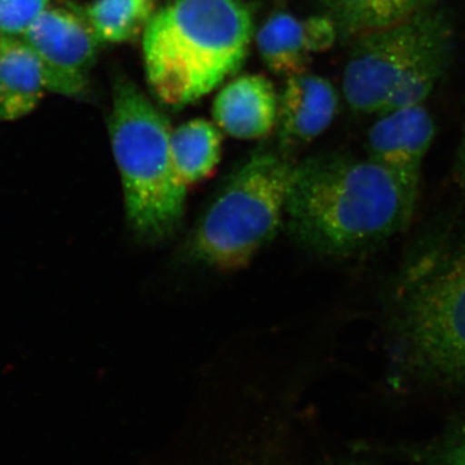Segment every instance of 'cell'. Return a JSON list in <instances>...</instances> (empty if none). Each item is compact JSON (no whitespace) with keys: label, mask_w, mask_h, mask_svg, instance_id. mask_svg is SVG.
<instances>
[{"label":"cell","mask_w":465,"mask_h":465,"mask_svg":"<svg viewBox=\"0 0 465 465\" xmlns=\"http://www.w3.org/2000/svg\"><path fill=\"white\" fill-rule=\"evenodd\" d=\"M170 2H176V0H170Z\"/></svg>","instance_id":"22"},{"label":"cell","mask_w":465,"mask_h":465,"mask_svg":"<svg viewBox=\"0 0 465 465\" xmlns=\"http://www.w3.org/2000/svg\"><path fill=\"white\" fill-rule=\"evenodd\" d=\"M47 90L45 69L23 39L5 38L0 48V121L32 114Z\"/></svg>","instance_id":"12"},{"label":"cell","mask_w":465,"mask_h":465,"mask_svg":"<svg viewBox=\"0 0 465 465\" xmlns=\"http://www.w3.org/2000/svg\"><path fill=\"white\" fill-rule=\"evenodd\" d=\"M222 148V133L206 119H193L173 130L171 154L183 185L200 183L215 173Z\"/></svg>","instance_id":"15"},{"label":"cell","mask_w":465,"mask_h":465,"mask_svg":"<svg viewBox=\"0 0 465 465\" xmlns=\"http://www.w3.org/2000/svg\"><path fill=\"white\" fill-rule=\"evenodd\" d=\"M454 50V27L442 9L356 36L342 74L349 108L382 114L420 105L445 74Z\"/></svg>","instance_id":"4"},{"label":"cell","mask_w":465,"mask_h":465,"mask_svg":"<svg viewBox=\"0 0 465 465\" xmlns=\"http://www.w3.org/2000/svg\"><path fill=\"white\" fill-rule=\"evenodd\" d=\"M21 39L41 61L48 92L84 96L103 42L81 14L50 5Z\"/></svg>","instance_id":"7"},{"label":"cell","mask_w":465,"mask_h":465,"mask_svg":"<svg viewBox=\"0 0 465 465\" xmlns=\"http://www.w3.org/2000/svg\"><path fill=\"white\" fill-rule=\"evenodd\" d=\"M231 465H290L289 445L281 433H266L244 443L235 451Z\"/></svg>","instance_id":"18"},{"label":"cell","mask_w":465,"mask_h":465,"mask_svg":"<svg viewBox=\"0 0 465 465\" xmlns=\"http://www.w3.org/2000/svg\"><path fill=\"white\" fill-rule=\"evenodd\" d=\"M356 449L409 465H465V412L452 416L428 439L361 443Z\"/></svg>","instance_id":"13"},{"label":"cell","mask_w":465,"mask_h":465,"mask_svg":"<svg viewBox=\"0 0 465 465\" xmlns=\"http://www.w3.org/2000/svg\"><path fill=\"white\" fill-rule=\"evenodd\" d=\"M339 32L358 36L403 23L439 0H317Z\"/></svg>","instance_id":"14"},{"label":"cell","mask_w":465,"mask_h":465,"mask_svg":"<svg viewBox=\"0 0 465 465\" xmlns=\"http://www.w3.org/2000/svg\"><path fill=\"white\" fill-rule=\"evenodd\" d=\"M252 38V12L242 0L171 2L143 32L150 91L168 108L191 105L241 69Z\"/></svg>","instance_id":"3"},{"label":"cell","mask_w":465,"mask_h":465,"mask_svg":"<svg viewBox=\"0 0 465 465\" xmlns=\"http://www.w3.org/2000/svg\"><path fill=\"white\" fill-rule=\"evenodd\" d=\"M108 128L131 228L146 241L166 238L182 220L186 194L171 154L170 121L140 87L119 76Z\"/></svg>","instance_id":"5"},{"label":"cell","mask_w":465,"mask_h":465,"mask_svg":"<svg viewBox=\"0 0 465 465\" xmlns=\"http://www.w3.org/2000/svg\"><path fill=\"white\" fill-rule=\"evenodd\" d=\"M390 332L400 381L465 393V242L407 266L391 293Z\"/></svg>","instance_id":"2"},{"label":"cell","mask_w":465,"mask_h":465,"mask_svg":"<svg viewBox=\"0 0 465 465\" xmlns=\"http://www.w3.org/2000/svg\"><path fill=\"white\" fill-rule=\"evenodd\" d=\"M295 171L286 155L253 154L202 216L189 242L192 258L223 271L249 264L280 228Z\"/></svg>","instance_id":"6"},{"label":"cell","mask_w":465,"mask_h":465,"mask_svg":"<svg viewBox=\"0 0 465 465\" xmlns=\"http://www.w3.org/2000/svg\"><path fill=\"white\" fill-rule=\"evenodd\" d=\"M5 36L0 35V48H2L3 43H5Z\"/></svg>","instance_id":"21"},{"label":"cell","mask_w":465,"mask_h":465,"mask_svg":"<svg viewBox=\"0 0 465 465\" xmlns=\"http://www.w3.org/2000/svg\"><path fill=\"white\" fill-rule=\"evenodd\" d=\"M338 32L327 15L298 18L277 12L260 27L256 45L265 66L287 79L307 72L313 54L330 50Z\"/></svg>","instance_id":"9"},{"label":"cell","mask_w":465,"mask_h":465,"mask_svg":"<svg viewBox=\"0 0 465 465\" xmlns=\"http://www.w3.org/2000/svg\"><path fill=\"white\" fill-rule=\"evenodd\" d=\"M51 0H0V35L21 39Z\"/></svg>","instance_id":"17"},{"label":"cell","mask_w":465,"mask_h":465,"mask_svg":"<svg viewBox=\"0 0 465 465\" xmlns=\"http://www.w3.org/2000/svg\"><path fill=\"white\" fill-rule=\"evenodd\" d=\"M213 121L229 136L241 140L264 139L278 121V94L264 75L237 76L217 94Z\"/></svg>","instance_id":"11"},{"label":"cell","mask_w":465,"mask_h":465,"mask_svg":"<svg viewBox=\"0 0 465 465\" xmlns=\"http://www.w3.org/2000/svg\"><path fill=\"white\" fill-rule=\"evenodd\" d=\"M70 7L90 24L101 42L112 45L139 38L155 14L154 0H88Z\"/></svg>","instance_id":"16"},{"label":"cell","mask_w":465,"mask_h":465,"mask_svg":"<svg viewBox=\"0 0 465 465\" xmlns=\"http://www.w3.org/2000/svg\"><path fill=\"white\" fill-rule=\"evenodd\" d=\"M434 136L436 124L423 104L382 113L367 134V158L419 198L424 159Z\"/></svg>","instance_id":"8"},{"label":"cell","mask_w":465,"mask_h":465,"mask_svg":"<svg viewBox=\"0 0 465 465\" xmlns=\"http://www.w3.org/2000/svg\"><path fill=\"white\" fill-rule=\"evenodd\" d=\"M339 94L323 76H290L278 97V136L281 148L298 149L307 145L331 125L338 114Z\"/></svg>","instance_id":"10"},{"label":"cell","mask_w":465,"mask_h":465,"mask_svg":"<svg viewBox=\"0 0 465 465\" xmlns=\"http://www.w3.org/2000/svg\"><path fill=\"white\" fill-rule=\"evenodd\" d=\"M314 465H381L378 458L362 450L354 449L353 454L333 455V457L324 458Z\"/></svg>","instance_id":"19"},{"label":"cell","mask_w":465,"mask_h":465,"mask_svg":"<svg viewBox=\"0 0 465 465\" xmlns=\"http://www.w3.org/2000/svg\"><path fill=\"white\" fill-rule=\"evenodd\" d=\"M418 198L381 164L344 154L296 164L287 198L291 231L309 249L348 256L409 228Z\"/></svg>","instance_id":"1"},{"label":"cell","mask_w":465,"mask_h":465,"mask_svg":"<svg viewBox=\"0 0 465 465\" xmlns=\"http://www.w3.org/2000/svg\"><path fill=\"white\" fill-rule=\"evenodd\" d=\"M455 179L465 191V131L459 146L457 161H455Z\"/></svg>","instance_id":"20"}]
</instances>
